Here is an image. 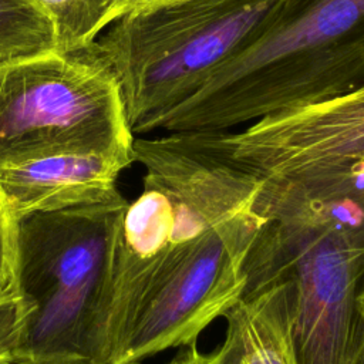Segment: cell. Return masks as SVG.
<instances>
[{"instance_id": "9", "label": "cell", "mask_w": 364, "mask_h": 364, "mask_svg": "<svg viewBox=\"0 0 364 364\" xmlns=\"http://www.w3.org/2000/svg\"><path fill=\"white\" fill-rule=\"evenodd\" d=\"M247 284L225 314L218 348L225 364H299L291 326L294 283L286 274L247 269Z\"/></svg>"}, {"instance_id": "5", "label": "cell", "mask_w": 364, "mask_h": 364, "mask_svg": "<svg viewBox=\"0 0 364 364\" xmlns=\"http://www.w3.org/2000/svg\"><path fill=\"white\" fill-rule=\"evenodd\" d=\"M118 81L90 46L0 61V166L60 152L134 159Z\"/></svg>"}, {"instance_id": "7", "label": "cell", "mask_w": 364, "mask_h": 364, "mask_svg": "<svg viewBox=\"0 0 364 364\" xmlns=\"http://www.w3.org/2000/svg\"><path fill=\"white\" fill-rule=\"evenodd\" d=\"M230 155L263 178L306 181L364 161V87L220 131Z\"/></svg>"}, {"instance_id": "8", "label": "cell", "mask_w": 364, "mask_h": 364, "mask_svg": "<svg viewBox=\"0 0 364 364\" xmlns=\"http://www.w3.org/2000/svg\"><path fill=\"white\" fill-rule=\"evenodd\" d=\"M134 161L119 155L60 152L0 166V193L16 220L95 205L119 195L118 175Z\"/></svg>"}, {"instance_id": "6", "label": "cell", "mask_w": 364, "mask_h": 364, "mask_svg": "<svg viewBox=\"0 0 364 364\" xmlns=\"http://www.w3.org/2000/svg\"><path fill=\"white\" fill-rule=\"evenodd\" d=\"M264 222L253 205L198 236L173 269L112 326L108 364H142L164 350L196 343L242 299L246 260Z\"/></svg>"}, {"instance_id": "2", "label": "cell", "mask_w": 364, "mask_h": 364, "mask_svg": "<svg viewBox=\"0 0 364 364\" xmlns=\"http://www.w3.org/2000/svg\"><path fill=\"white\" fill-rule=\"evenodd\" d=\"M255 209L266 222L246 267L293 280L297 363L364 364V215L273 178H264Z\"/></svg>"}, {"instance_id": "16", "label": "cell", "mask_w": 364, "mask_h": 364, "mask_svg": "<svg viewBox=\"0 0 364 364\" xmlns=\"http://www.w3.org/2000/svg\"><path fill=\"white\" fill-rule=\"evenodd\" d=\"M363 210H364V206H363ZM358 306L361 309V313L364 314V279H363V283H361V287H360V293H358Z\"/></svg>"}, {"instance_id": "15", "label": "cell", "mask_w": 364, "mask_h": 364, "mask_svg": "<svg viewBox=\"0 0 364 364\" xmlns=\"http://www.w3.org/2000/svg\"><path fill=\"white\" fill-rule=\"evenodd\" d=\"M168 364H225L219 350L213 353H200L196 348V343L185 346V348Z\"/></svg>"}, {"instance_id": "14", "label": "cell", "mask_w": 364, "mask_h": 364, "mask_svg": "<svg viewBox=\"0 0 364 364\" xmlns=\"http://www.w3.org/2000/svg\"><path fill=\"white\" fill-rule=\"evenodd\" d=\"M182 1H186V0H112L111 9L107 17V24L111 26L121 17H125L129 14L151 11L155 9L178 4Z\"/></svg>"}, {"instance_id": "1", "label": "cell", "mask_w": 364, "mask_h": 364, "mask_svg": "<svg viewBox=\"0 0 364 364\" xmlns=\"http://www.w3.org/2000/svg\"><path fill=\"white\" fill-rule=\"evenodd\" d=\"M364 87V0H282L155 129L225 131Z\"/></svg>"}, {"instance_id": "13", "label": "cell", "mask_w": 364, "mask_h": 364, "mask_svg": "<svg viewBox=\"0 0 364 364\" xmlns=\"http://www.w3.org/2000/svg\"><path fill=\"white\" fill-rule=\"evenodd\" d=\"M16 228L17 220L0 193V293L14 289Z\"/></svg>"}, {"instance_id": "3", "label": "cell", "mask_w": 364, "mask_h": 364, "mask_svg": "<svg viewBox=\"0 0 364 364\" xmlns=\"http://www.w3.org/2000/svg\"><path fill=\"white\" fill-rule=\"evenodd\" d=\"M128 200L17 220L14 289L26 303L16 364H108L118 229Z\"/></svg>"}, {"instance_id": "11", "label": "cell", "mask_w": 364, "mask_h": 364, "mask_svg": "<svg viewBox=\"0 0 364 364\" xmlns=\"http://www.w3.org/2000/svg\"><path fill=\"white\" fill-rule=\"evenodd\" d=\"M54 27L55 48L61 53L84 50L108 27L112 0H36Z\"/></svg>"}, {"instance_id": "12", "label": "cell", "mask_w": 364, "mask_h": 364, "mask_svg": "<svg viewBox=\"0 0 364 364\" xmlns=\"http://www.w3.org/2000/svg\"><path fill=\"white\" fill-rule=\"evenodd\" d=\"M26 317V303L13 289L0 293V364H16Z\"/></svg>"}, {"instance_id": "4", "label": "cell", "mask_w": 364, "mask_h": 364, "mask_svg": "<svg viewBox=\"0 0 364 364\" xmlns=\"http://www.w3.org/2000/svg\"><path fill=\"white\" fill-rule=\"evenodd\" d=\"M282 0H186L129 14L94 46L114 73L132 134L191 98Z\"/></svg>"}, {"instance_id": "10", "label": "cell", "mask_w": 364, "mask_h": 364, "mask_svg": "<svg viewBox=\"0 0 364 364\" xmlns=\"http://www.w3.org/2000/svg\"><path fill=\"white\" fill-rule=\"evenodd\" d=\"M54 48L53 23L36 0H0V61Z\"/></svg>"}]
</instances>
